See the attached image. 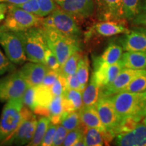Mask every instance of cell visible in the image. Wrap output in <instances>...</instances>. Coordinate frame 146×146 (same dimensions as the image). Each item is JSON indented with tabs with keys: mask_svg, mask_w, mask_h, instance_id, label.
<instances>
[{
	"mask_svg": "<svg viewBox=\"0 0 146 146\" xmlns=\"http://www.w3.org/2000/svg\"><path fill=\"white\" fill-rule=\"evenodd\" d=\"M81 52V51H76L67 59L60 69L59 73L60 75L66 78L70 74H75L77 69L78 62L82 56Z\"/></svg>",
	"mask_w": 146,
	"mask_h": 146,
	"instance_id": "4316f807",
	"label": "cell"
},
{
	"mask_svg": "<svg viewBox=\"0 0 146 146\" xmlns=\"http://www.w3.org/2000/svg\"><path fill=\"white\" fill-rule=\"evenodd\" d=\"M125 20L121 21H102L95 24L89 31L87 36L96 35L101 36H112L119 34H125L129 31Z\"/></svg>",
	"mask_w": 146,
	"mask_h": 146,
	"instance_id": "ac0fdd59",
	"label": "cell"
},
{
	"mask_svg": "<svg viewBox=\"0 0 146 146\" xmlns=\"http://www.w3.org/2000/svg\"><path fill=\"white\" fill-rule=\"evenodd\" d=\"M143 123L146 126V116H145V118H143Z\"/></svg>",
	"mask_w": 146,
	"mask_h": 146,
	"instance_id": "7dc6e473",
	"label": "cell"
},
{
	"mask_svg": "<svg viewBox=\"0 0 146 146\" xmlns=\"http://www.w3.org/2000/svg\"><path fill=\"white\" fill-rule=\"evenodd\" d=\"M57 127H58V125H56V124H54L53 123H51L50 122L41 145L42 146L52 145L53 140H54V137L55 135V133H56V129H57Z\"/></svg>",
	"mask_w": 146,
	"mask_h": 146,
	"instance_id": "f35d334b",
	"label": "cell"
},
{
	"mask_svg": "<svg viewBox=\"0 0 146 146\" xmlns=\"http://www.w3.org/2000/svg\"><path fill=\"white\" fill-rule=\"evenodd\" d=\"M45 64L50 70H56L59 72L60 69V64L58 61V58L54 52L48 48L45 54Z\"/></svg>",
	"mask_w": 146,
	"mask_h": 146,
	"instance_id": "e575fe53",
	"label": "cell"
},
{
	"mask_svg": "<svg viewBox=\"0 0 146 146\" xmlns=\"http://www.w3.org/2000/svg\"><path fill=\"white\" fill-rule=\"evenodd\" d=\"M0 45L14 64L21 65L27 60L22 31L0 30Z\"/></svg>",
	"mask_w": 146,
	"mask_h": 146,
	"instance_id": "52a82bcc",
	"label": "cell"
},
{
	"mask_svg": "<svg viewBox=\"0 0 146 146\" xmlns=\"http://www.w3.org/2000/svg\"><path fill=\"white\" fill-rule=\"evenodd\" d=\"M9 3H0V23L3 21L8 10Z\"/></svg>",
	"mask_w": 146,
	"mask_h": 146,
	"instance_id": "ee69618b",
	"label": "cell"
},
{
	"mask_svg": "<svg viewBox=\"0 0 146 146\" xmlns=\"http://www.w3.org/2000/svg\"><path fill=\"white\" fill-rule=\"evenodd\" d=\"M23 104L33 112L35 109V86H29L23 97Z\"/></svg>",
	"mask_w": 146,
	"mask_h": 146,
	"instance_id": "d6a6232c",
	"label": "cell"
},
{
	"mask_svg": "<svg viewBox=\"0 0 146 146\" xmlns=\"http://www.w3.org/2000/svg\"><path fill=\"white\" fill-rule=\"evenodd\" d=\"M48 118L51 123L56 125L60 124V119L65 112L62 104V98L61 96L54 97L48 108Z\"/></svg>",
	"mask_w": 146,
	"mask_h": 146,
	"instance_id": "cb8c5ba5",
	"label": "cell"
},
{
	"mask_svg": "<svg viewBox=\"0 0 146 146\" xmlns=\"http://www.w3.org/2000/svg\"><path fill=\"white\" fill-rule=\"evenodd\" d=\"M78 114L83 127L95 128L103 133H107L106 129L100 119L96 106H83L78 110Z\"/></svg>",
	"mask_w": 146,
	"mask_h": 146,
	"instance_id": "d6986e66",
	"label": "cell"
},
{
	"mask_svg": "<svg viewBox=\"0 0 146 146\" xmlns=\"http://www.w3.org/2000/svg\"><path fill=\"white\" fill-rule=\"evenodd\" d=\"M68 131L61 125H58L57 129H56V133L53 140L52 145L59 146L62 145L63 142L64 141L66 137L68 134Z\"/></svg>",
	"mask_w": 146,
	"mask_h": 146,
	"instance_id": "60d3db41",
	"label": "cell"
},
{
	"mask_svg": "<svg viewBox=\"0 0 146 146\" xmlns=\"http://www.w3.org/2000/svg\"><path fill=\"white\" fill-rule=\"evenodd\" d=\"M60 124L62 125L68 131H70L81 126L78 111L64 113L60 119Z\"/></svg>",
	"mask_w": 146,
	"mask_h": 146,
	"instance_id": "f546056e",
	"label": "cell"
},
{
	"mask_svg": "<svg viewBox=\"0 0 146 146\" xmlns=\"http://www.w3.org/2000/svg\"><path fill=\"white\" fill-rule=\"evenodd\" d=\"M50 91L54 97L61 96L64 91L66 89V79L62 75H60L59 78L52 86L50 87Z\"/></svg>",
	"mask_w": 146,
	"mask_h": 146,
	"instance_id": "74e56055",
	"label": "cell"
},
{
	"mask_svg": "<svg viewBox=\"0 0 146 146\" xmlns=\"http://www.w3.org/2000/svg\"><path fill=\"white\" fill-rule=\"evenodd\" d=\"M146 91V70L136 76L122 91L141 93Z\"/></svg>",
	"mask_w": 146,
	"mask_h": 146,
	"instance_id": "4dcf8cb0",
	"label": "cell"
},
{
	"mask_svg": "<svg viewBox=\"0 0 146 146\" xmlns=\"http://www.w3.org/2000/svg\"><path fill=\"white\" fill-rule=\"evenodd\" d=\"M123 54V48L116 43H111L106 49L101 56L93 58L94 66L111 65L117 62L121 59Z\"/></svg>",
	"mask_w": 146,
	"mask_h": 146,
	"instance_id": "ffe728a7",
	"label": "cell"
},
{
	"mask_svg": "<svg viewBox=\"0 0 146 146\" xmlns=\"http://www.w3.org/2000/svg\"><path fill=\"white\" fill-rule=\"evenodd\" d=\"M145 70L123 68L114 78V81L106 86L100 88V97L112 96L120 92L130 83L133 79L143 73Z\"/></svg>",
	"mask_w": 146,
	"mask_h": 146,
	"instance_id": "7c38bea8",
	"label": "cell"
},
{
	"mask_svg": "<svg viewBox=\"0 0 146 146\" xmlns=\"http://www.w3.org/2000/svg\"><path fill=\"white\" fill-rule=\"evenodd\" d=\"M42 25L52 27L66 35L81 41L82 32L76 20L59 6L47 18H43Z\"/></svg>",
	"mask_w": 146,
	"mask_h": 146,
	"instance_id": "ba28073f",
	"label": "cell"
},
{
	"mask_svg": "<svg viewBox=\"0 0 146 146\" xmlns=\"http://www.w3.org/2000/svg\"><path fill=\"white\" fill-rule=\"evenodd\" d=\"M37 2L41 10V17L43 18L52 14L58 7L55 0H37Z\"/></svg>",
	"mask_w": 146,
	"mask_h": 146,
	"instance_id": "836d02e7",
	"label": "cell"
},
{
	"mask_svg": "<svg viewBox=\"0 0 146 146\" xmlns=\"http://www.w3.org/2000/svg\"><path fill=\"white\" fill-rule=\"evenodd\" d=\"M97 110L108 132L115 137L114 133L123 121L116 112L110 96L100 97L96 104Z\"/></svg>",
	"mask_w": 146,
	"mask_h": 146,
	"instance_id": "30bf717a",
	"label": "cell"
},
{
	"mask_svg": "<svg viewBox=\"0 0 146 146\" xmlns=\"http://www.w3.org/2000/svg\"><path fill=\"white\" fill-rule=\"evenodd\" d=\"M100 87L98 85L94 78L91 76L90 81L82 92L83 106H96L100 98Z\"/></svg>",
	"mask_w": 146,
	"mask_h": 146,
	"instance_id": "603a6c76",
	"label": "cell"
},
{
	"mask_svg": "<svg viewBox=\"0 0 146 146\" xmlns=\"http://www.w3.org/2000/svg\"><path fill=\"white\" fill-rule=\"evenodd\" d=\"M60 75V74L58 71L50 70L43 79L41 85L49 87H51L55 82L57 81Z\"/></svg>",
	"mask_w": 146,
	"mask_h": 146,
	"instance_id": "7bdbcfd3",
	"label": "cell"
},
{
	"mask_svg": "<svg viewBox=\"0 0 146 146\" xmlns=\"http://www.w3.org/2000/svg\"><path fill=\"white\" fill-rule=\"evenodd\" d=\"M84 135V127L83 126H80L74 130L68 131V134L66 137L64 141L63 142L62 145L64 146H73L75 142L79 138Z\"/></svg>",
	"mask_w": 146,
	"mask_h": 146,
	"instance_id": "1f68e13d",
	"label": "cell"
},
{
	"mask_svg": "<svg viewBox=\"0 0 146 146\" xmlns=\"http://www.w3.org/2000/svg\"><path fill=\"white\" fill-rule=\"evenodd\" d=\"M41 28L49 48L58 58L60 66L73 53L81 51V40L66 35L52 27L42 25Z\"/></svg>",
	"mask_w": 146,
	"mask_h": 146,
	"instance_id": "6da1fadb",
	"label": "cell"
},
{
	"mask_svg": "<svg viewBox=\"0 0 146 146\" xmlns=\"http://www.w3.org/2000/svg\"><path fill=\"white\" fill-rule=\"evenodd\" d=\"M133 23L137 25H146V0H140L138 14Z\"/></svg>",
	"mask_w": 146,
	"mask_h": 146,
	"instance_id": "ab89813d",
	"label": "cell"
},
{
	"mask_svg": "<svg viewBox=\"0 0 146 146\" xmlns=\"http://www.w3.org/2000/svg\"><path fill=\"white\" fill-rule=\"evenodd\" d=\"M23 98L9 100L3 107L0 118V143L12 135L23 118Z\"/></svg>",
	"mask_w": 146,
	"mask_h": 146,
	"instance_id": "277c9868",
	"label": "cell"
},
{
	"mask_svg": "<svg viewBox=\"0 0 146 146\" xmlns=\"http://www.w3.org/2000/svg\"><path fill=\"white\" fill-rule=\"evenodd\" d=\"M50 70L45 64L30 62L25 64L19 72L29 86H37L41 85Z\"/></svg>",
	"mask_w": 146,
	"mask_h": 146,
	"instance_id": "9a60e30c",
	"label": "cell"
},
{
	"mask_svg": "<svg viewBox=\"0 0 146 146\" xmlns=\"http://www.w3.org/2000/svg\"><path fill=\"white\" fill-rule=\"evenodd\" d=\"M85 139H84V135H83L82 136L81 138L78 139L73 146H85Z\"/></svg>",
	"mask_w": 146,
	"mask_h": 146,
	"instance_id": "f6af8a7d",
	"label": "cell"
},
{
	"mask_svg": "<svg viewBox=\"0 0 146 146\" xmlns=\"http://www.w3.org/2000/svg\"><path fill=\"white\" fill-rule=\"evenodd\" d=\"M120 60L124 68L146 70V52H126Z\"/></svg>",
	"mask_w": 146,
	"mask_h": 146,
	"instance_id": "7402d4cb",
	"label": "cell"
},
{
	"mask_svg": "<svg viewBox=\"0 0 146 146\" xmlns=\"http://www.w3.org/2000/svg\"><path fill=\"white\" fill-rule=\"evenodd\" d=\"M105 134L106 133H103L97 129H95V128L84 127V139H85V145H104L105 143Z\"/></svg>",
	"mask_w": 146,
	"mask_h": 146,
	"instance_id": "d4e9b609",
	"label": "cell"
},
{
	"mask_svg": "<svg viewBox=\"0 0 146 146\" xmlns=\"http://www.w3.org/2000/svg\"><path fill=\"white\" fill-rule=\"evenodd\" d=\"M22 33L27 60L45 64V54L49 47L41 26L33 27Z\"/></svg>",
	"mask_w": 146,
	"mask_h": 146,
	"instance_id": "5b68a950",
	"label": "cell"
},
{
	"mask_svg": "<svg viewBox=\"0 0 146 146\" xmlns=\"http://www.w3.org/2000/svg\"><path fill=\"white\" fill-rule=\"evenodd\" d=\"M114 143L120 146H146V126L138 123L132 131L115 137Z\"/></svg>",
	"mask_w": 146,
	"mask_h": 146,
	"instance_id": "e0dca14e",
	"label": "cell"
},
{
	"mask_svg": "<svg viewBox=\"0 0 146 146\" xmlns=\"http://www.w3.org/2000/svg\"><path fill=\"white\" fill-rule=\"evenodd\" d=\"M140 0H122V10L124 20L134 21L139 12Z\"/></svg>",
	"mask_w": 146,
	"mask_h": 146,
	"instance_id": "f1b7e54d",
	"label": "cell"
},
{
	"mask_svg": "<svg viewBox=\"0 0 146 146\" xmlns=\"http://www.w3.org/2000/svg\"><path fill=\"white\" fill-rule=\"evenodd\" d=\"M43 18L22 10L15 5L9 4L6 16L0 25V30L25 31L33 27L41 26Z\"/></svg>",
	"mask_w": 146,
	"mask_h": 146,
	"instance_id": "7a4b0ae2",
	"label": "cell"
},
{
	"mask_svg": "<svg viewBox=\"0 0 146 146\" xmlns=\"http://www.w3.org/2000/svg\"><path fill=\"white\" fill-rule=\"evenodd\" d=\"M142 115H143V117L146 116V91H145V96H144V99H143V102Z\"/></svg>",
	"mask_w": 146,
	"mask_h": 146,
	"instance_id": "bcb514c9",
	"label": "cell"
},
{
	"mask_svg": "<svg viewBox=\"0 0 146 146\" xmlns=\"http://www.w3.org/2000/svg\"><path fill=\"white\" fill-rule=\"evenodd\" d=\"M120 42L126 52H146V29L135 28L129 31L120 38Z\"/></svg>",
	"mask_w": 146,
	"mask_h": 146,
	"instance_id": "5bb4252c",
	"label": "cell"
},
{
	"mask_svg": "<svg viewBox=\"0 0 146 146\" xmlns=\"http://www.w3.org/2000/svg\"><path fill=\"white\" fill-rule=\"evenodd\" d=\"M62 98L65 112L78 111L83 107L82 91L66 88L62 95Z\"/></svg>",
	"mask_w": 146,
	"mask_h": 146,
	"instance_id": "44dd1931",
	"label": "cell"
},
{
	"mask_svg": "<svg viewBox=\"0 0 146 146\" xmlns=\"http://www.w3.org/2000/svg\"><path fill=\"white\" fill-rule=\"evenodd\" d=\"M124 68L121 60L111 65L94 66L92 76L100 88L109 85Z\"/></svg>",
	"mask_w": 146,
	"mask_h": 146,
	"instance_id": "2e32d148",
	"label": "cell"
},
{
	"mask_svg": "<svg viewBox=\"0 0 146 146\" xmlns=\"http://www.w3.org/2000/svg\"><path fill=\"white\" fill-rule=\"evenodd\" d=\"M66 88L75 89V90H78L83 92L84 89L78 81L76 73L66 76Z\"/></svg>",
	"mask_w": 146,
	"mask_h": 146,
	"instance_id": "b9f144b4",
	"label": "cell"
},
{
	"mask_svg": "<svg viewBox=\"0 0 146 146\" xmlns=\"http://www.w3.org/2000/svg\"><path fill=\"white\" fill-rule=\"evenodd\" d=\"M50 119L46 116H41L37 121V125L35 132L33 138L30 143L27 144L29 146H39L41 145L45 133L50 123Z\"/></svg>",
	"mask_w": 146,
	"mask_h": 146,
	"instance_id": "484cf974",
	"label": "cell"
},
{
	"mask_svg": "<svg viewBox=\"0 0 146 146\" xmlns=\"http://www.w3.org/2000/svg\"><path fill=\"white\" fill-rule=\"evenodd\" d=\"M97 14L101 21H121L123 19L122 0H94Z\"/></svg>",
	"mask_w": 146,
	"mask_h": 146,
	"instance_id": "4fadbf2b",
	"label": "cell"
},
{
	"mask_svg": "<svg viewBox=\"0 0 146 146\" xmlns=\"http://www.w3.org/2000/svg\"><path fill=\"white\" fill-rule=\"evenodd\" d=\"M29 87L19 70H15L0 78V102L23 98Z\"/></svg>",
	"mask_w": 146,
	"mask_h": 146,
	"instance_id": "9c48e42d",
	"label": "cell"
},
{
	"mask_svg": "<svg viewBox=\"0 0 146 146\" xmlns=\"http://www.w3.org/2000/svg\"><path fill=\"white\" fill-rule=\"evenodd\" d=\"M23 118L16 131L8 137L0 145H23L30 143L33 138L37 125V118L34 112L24 105Z\"/></svg>",
	"mask_w": 146,
	"mask_h": 146,
	"instance_id": "8992f818",
	"label": "cell"
},
{
	"mask_svg": "<svg viewBox=\"0 0 146 146\" xmlns=\"http://www.w3.org/2000/svg\"><path fill=\"white\" fill-rule=\"evenodd\" d=\"M56 3L76 20L90 18L96 10L94 0H55Z\"/></svg>",
	"mask_w": 146,
	"mask_h": 146,
	"instance_id": "8fae6325",
	"label": "cell"
},
{
	"mask_svg": "<svg viewBox=\"0 0 146 146\" xmlns=\"http://www.w3.org/2000/svg\"><path fill=\"white\" fill-rule=\"evenodd\" d=\"M16 70V66L0 50V76Z\"/></svg>",
	"mask_w": 146,
	"mask_h": 146,
	"instance_id": "8d00e7d4",
	"label": "cell"
},
{
	"mask_svg": "<svg viewBox=\"0 0 146 146\" xmlns=\"http://www.w3.org/2000/svg\"><path fill=\"white\" fill-rule=\"evenodd\" d=\"M15 5L18 8L22 9V10L27 11L29 13L35 14L36 16H39L40 17H41V10H40L37 0H28L26 2Z\"/></svg>",
	"mask_w": 146,
	"mask_h": 146,
	"instance_id": "d590c367",
	"label": "cell"
},
{
	"mask_svg": "<svg viewBox=\"0 0 146 146\" xmlns=\"http://www.w3.org/2000/svg\"><path fill=\"white\" fill-rule=\"evenodd\" d=\"M145 91L132 93L120 91L110 96L116 112L121 119L129 117L143 118L142 109Z\"/></svg>",
	"mask_w": 146,
	"mask_h": 146,
	"instance_id": "3957f363",
	"label": "cell"
},
{
	"mask_svg": "<svg viewBox=\"0 0 146 146\" xmlns=\"http://www.w3.org/2000/svg\"><path fill=\"white\" fill-rule=\"evenodd\" d=\"M89 68H90V64L87 56H82L78 62L76 74L83 89L85 88L88 81Z\"/></svg>",
	"mask_w": 146,
	"mask_h": 146,
	"instance_id": "83f0119b",
	"label": "cell"
}]
</instances>
